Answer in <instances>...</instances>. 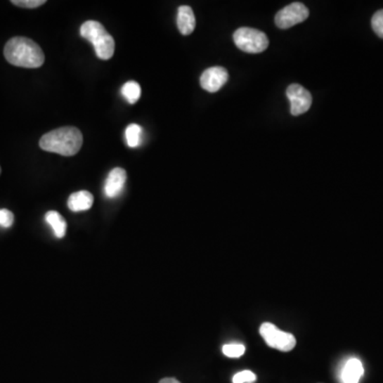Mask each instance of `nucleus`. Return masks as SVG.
I'll list each match as a JSON object with an SVG mask.
<instances>
[{
	"mask_svg": "<svg viewBox=\"0 0 383 383\" xmlns=\"http://www.w3.org/2000/svg\"><path fill=\"white\" fill-rule=\"evenodd\" d=\"M159 383H181L180 381H178L177 379L175 378H164L162 379V380H160V382Z\"/></svg>",
	"mask_w": 383,
	"mask_h": 383,
	"instance_id": "obj_21",
	"label": "nucleus"
},
{
	"mask_svg": "<svg viewBox=\"0 0 383 383\" xmlns=\"http://www.w3.org/2000/svg\"><path fill=\"white\" fill-rule=\"evenodd\" d=\"M84 136L76 127H62L47 132L41 138L40 147L49 152L59 153L61 156H74L82 149Z\"/></svg>",
	"mask_w": 383,
	"mask_h": 383,
	"instance_id": "obj_2",
	"label": "nucleus"
},
{
	"mask_svg": "<svg viewBox=\"0 0 383 383\" xmlns=\"http://www.w3.org/2000/svg\"><path fill=\"white\" fill-rule=\"evenodd\" d=\"M309 18V10L304 4L293 3L287 6L275 16L276 26L280 29H289L304 22Z\"/></svg>",
	"mask_w": 383,
	"mask_h": 383,
	"instance_id": "obj_6",
	"label": "nucleus"
},
{
	"mask_svg": "<svg viewBox=\"0 0 383 383\" xmlns=\"http://www.w3.org/2000/svg\"><path fill=\"white\" fill-rule=\"evenodd\" d=\"M11 3L14 6H18V7L34 9V8H39L44 5V4H46V1L45 0H13Z\"/></svg>",
	"mask_w": 383,
	"mask_h": 383,
	"instance_id": "obj_19",
	"label": "nucleus"
},
{
	"mask_svg": "<svg viewBox=\"0 0 383 383\" xmlns=\"http://www.w3.org/2000/svg\"><path fill=\"white\" fill-rule=\"evenodd\" d=\"M229 79L227 70L221 66L208 68L200 77V86L207 92L215 93L221 90Z\"/></svg>",
	"mask_w": 383,
	"mask_h": 383,
	"instance_id": "obj_8",
	"label": "nucleus"
},
{
	"mask_svg": "<svg viewBox=\"0 0 383 383\" xmlns=\"http://www.w3.org/2000/svg\"><path fill=\"white\" fill-rule=\"evenodd\" d=\"M177 26L180 33L183 35H190L195 30L196 18L193 10L188 6H181L178 9Z\"/></svg>",
	"mask_w": 383,
	"mask_h": 383,
	"instance_id": "obj_10",
	"label": "nucleus"
},
{
	"mask_svg": "<svg viewBox=\"0 0 383 383\" xmlns=\"http://www.w3.org/2000/svg\"><path fill=\"white\" fill-rule=\"evenodd\" d=\"M233 41L238 48L247 53H260L268 47L266 34L258 29L240 28L233 34Z\"/></svg>",
	"mask_w": 383,
	"mask_h": 383,
	"instance_id": "obj_4",
	"label": "nucleus"
},
{
	"mask_svg": "<svg viewBox=\"0 0 383 383\" xmlns=\"http://www.w3.org/2000/svg\"><path fill=\"white\" fill-rule=\"evenodd\" d=\"M143 129L138 124H131L126 129V142L130 148H136L142 142Z\"/></svg>",
	"mask_w": 383,
	"mask_h": 383,
	"instance_id": "obj_14",
	"label": "nucleus"
},
{
	"mask_svg": "<svg viewBox=\"0 0 383 383\" xmlns=\"http://www.w3.org/2000/svg\"><path fill=\"white\" fill-rule=\"evenodd\" d=\"M93 204H94V197L88 190H79L72 193L67 202L68 208L74 212L89 210L92 208Z\"/></svg>",
	"mask_w": 383,
	"mask_h": 383,
	"instance_id": "obj_11",
	"label": "nucleus"
},
{
	"mask_svg": "<svg viewBox=\"0 0 383 383\" xmlns=\"http://www.w3.org/2000/svg\"><path fill=\"white\" fill-rule=\"evenodd\" d=\"M257 380L256 374L252 370H243V372H238L233 376V383H254Z\"/></svg>",
	"mask_w": 383,
	"mask_h": 383,
	"instance_id": "obj_17",
	"label": "nucleus"
},
{
	"mask_svg": "<svg viewBox=\"0 0 383 383\" xmlns=\"http://www.w3.org/2000/svg\"><path fill=\"white\" fill-rule=\"evenodd\" d=\"M45 219H46L49 226H51V228H53L56 237L61 239V238L65 235L67 225H66L65 219H63V216L59 212H57V211H49L45 215Z\"/></svg>",
	"mask_w": 383,
	"mask_h": 383,
	"instance_id": "obj_13",
	"label": "nucleus"
},
{
	"mask_svg": "<svg viewBox=\"0 0 383 383\" xmlns=\"http://www.w3.org/2000/svg\"><path fill=\"white\" fill-rule=\"evenodd\" d=\"M80 35L93 45L99 59L109 60L113 57L115 42L100 22L96 20L84 22L80 28Z\"/></svg>",
	"mask_w": 383,
	"mask_h": 383,
	"instance_id": "obj_3",
	"label": "nucleus"
},
{
	"mask_svg": "<svg viewBox=\"0 0 383 383\" xmlns=\"http://www.w3.org/2000/svg\"><path fill=\"white\" fill-rule=\"evenodd\" d=\"M372 30L381 39H383V10L376 12L372 18Z\"/></svg>",
	"mask_w": 383,
	"mask_h": 383,
	"instance_id": "obj_18",
	"label": "nucleus"
},
{
	"mask_svg": "<svg viewBox=\"0 0 383 383\" xmlns=\"http://www.w3.org/2000/svg\"><path fill=\"white\" fill-rule=\"evenodd\" d=\"M260 335L268 346L280 351H293L296 346V339L292 333L285 332L272 323H264L261 325Z\"/></svg>",
	"mask_w": 383,
	"mask_h": 383,
	"instance_id": "obj_5",
	"label": "nucleus"
},
{
	"mask_svg": "<svg viewBox=\"0 0 383 383\" xmlns=\"http://www.w3.org/2000/svg\"><path fill=\"white\" fill-rule=\"evenodd\" d=\"M287 96L291 103V113L293 117L301 115L311 108V93L299 84H291L287 88Z\"/></svg>",
	"mask_w": 383,
	"mask_h": 383,
	"instance_id": "obj_7",
	"label": "nucleus"
},
{
	"mask_svg": "<svg viewBox=\"0 0 383 383\" xmlns=\"http://www.w3.org/2000/svg\"><path fill=\"white\" fill-rule=\"evenodd\" d=\"M122 94L130 105L138 103L141 97V86L138 82H129L124 84L122 88Z\"/></svg>",
	"mask_w": 383,
	"mask_h": 383,
	"instance_id": "obj_15",
	"label": "nucleus"
},
{
	"mask_svg": "<svg viewBox=\"0 0 383 383\" xmlns=\"http://www.w3.org/2000/svg\"><path fill=\"white\" fill-rule=\"evenodd\" d=\"M4 53L10 64L20 67H41L45 61L42 48L28 37H12L6 44Z\"/></svg>",
	"mask_w": 383,
	"mask_h": 383,
	"instance_id": "obj_1",
	"label": "nucleus"
},
{
	"mask_svg": "<svg viewBox=\"0 0 383 383\" xmlns=\"http://www.w3.org/2000/svg\"><path fill=\"white\" fill-rule=\"evenodd\" d=\"M14 215L11 211L7 209H0V226L1 227L9 228L13 225Z\"/></svg>",
	"mask_w": 383,
	"mask_h": 383,
	"instance_id": "obj_20",
	"label": "nucleus"
},
{
	"mask_svg": "<svg viewBox=\"0 0 383 383\" xmlns=\"http://www.w3.org/2000/svg\"><path fill=\"white\" fill-rule=\"evenodd\" d=\"M223 353L226 357L240 358L245 353V346L242 344H227L223 346Z\"/></svg>",
	"mask_w": 383,
	"mask_h": 383,
	"instance_id": "obj_16",
	"label": "nucleus"
},
{
	"mask_svg": "<svg viewBox=\"0 0 383 383\" xmlns=\"http://www.w3.org/2000/svg\"><path fill=\"white\" fill-rule=\"evenodd\" d=\"M127 180V173L121 167L112 169L105 183V194L107 197L115 198L122 193Z\"/></svg>",
	"mask_w": 383,
	"mask_h": 383,
	"instance_id": "obj_9",
	"label": "nucleus"
},
{
	"mask_svg": "<svg viewBox=\"0 0 383 383\" xmlns=\"http://www.w3.org/2000/svg\"><path fill=\"white\" fill-rule=\"evenodd\" d=\"M364 368L361 361L358 359H351L344 365L342 370V381L343 383H358L363 376Z\"/></svg>",
	"mask_w": 383,
	"mask_h": 383,
	"instance_id": "obj_12",
	"label": "nucleus"
}]
</instances>
